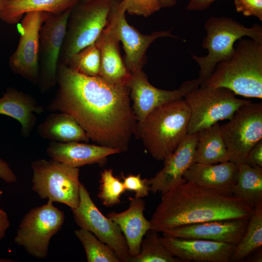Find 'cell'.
<instances>
[{"instance_id":"7bdbcfd3","label":"cell","mask_w":262,"mask_h":262,"mask_svg":"<svg viewBox=\"0 0 262 262\" xmlns=\"http://www.w3.org/2000/svg\"><path fill=\"white\" fill-rule=\"evenodd\" d=\"M2 194H3L2 191L0 190V199L1 198V196L2 195Z\"/></svg>"},{"instance_id":"52a82bcc","label":"cell","mask_w":262,"mask_h":262,"mask_svg":"<svg viewBox=\"0 0 262 262\" xmlns=\"http://www.w3.org/2000/svg\"><path fill=\"white\" fill-rule=\"evenodd\" d=\"M32 189L41 199L77 208L80 200L79 169L51 159L31 164Z\"/></svg>"},{"instance_id":"4fadbf2b","label":"cell","mask_w":262,"mask_h":262,"mask_svg":"<svg viewBox=\"0 0 262 262\" xmlns=\"http://www.w3.org/2000/svg\"><path fill=\"white\" fill-rule=\"evenodd\" d=\"M49 13L33 12L25 14L20 23L21 35L17 47L9 59L16 73L30 81L38 76L39 33Z\"/></svg>"},{"instance_id":"d6986e66","label":"cell","mask_w":262,"mask_h":262,"mask_svg":"<svg viewBox=\"0 0 262 262\" xmlns=\"http://www.w3.org/2000/svg\"><path fill=\"white\" fill-rule=\"evenodd\" d=\"M119 41L115 20L110 12L108 23L95 42L100 56L99 76L112 83L127 84L131 74L121 57Z\"/></svg>"},{"instance_id":"60d3db41","label":"cell","mask_w":262,"mask_h":262,"mask_svg":"<svg viewBox=\"0 0 262 262\" xmlns=\"http://www.w3.org/2000/svg\"><path fill=\"white\" fill-rule=\"evenodd\" d=\"M7 0H0V12Z\"/></svg>"},{"instance_id":"603a6c76","label":"cell","mask_w":262,"mask_h":262,"mask_svg":"<svg viewBox=\"0 0 262 262\" xmlns=\"http://www.w3.org/2000/svg\"><path fill=\"white\" fill-rule=\"evenodd\" d=\"M44 111L32 98L14 88L8 89L0 98V114L11 117L21 125V134L30 135L34 127L36 118L34 114Z\"/></svg>"},{"instance_id":"836d02e7","label":"cell","mask_w":262,"mask_h":262,"mask_svg":"<svg viewBox=\"0 0 262 262\" xmlns=\"http://www.w3.org/2000/svg\"><path fill=\"white\" fill-rule=\"evenodd\" d=\"M122 178L126 190L134 192V197L142 198L148 195L150 186L147 183V179H142L139 174L136 175L130 174Z\"/></svg>"},{"instance_id":"484cf974","label":"cell","mask_w":262,"mask_h":262,"mask_svg":"<svg viewBox=\"0 0 262 262\" xmlns=\"http://www.w3.org/2000/svg\"><path fill=\"white\" fill-rule=\"evenodd\" d=\"M228 161L229 154L218 123L197 132L195 163L210 164Z\"/></svg>"},{"instance_id":"7c38bea8","label":"cell","mask_w":262,"mask_h":262,"mask_svg":"<svg viewBox=\"0 0 262 262\" xmlns=\"http://www.w3.org/2000/svg\"><path fill=\"white\" fill-rule=\"evenodd\" d=\"M201 83L199 78L184 82L177 89L165 90L157 88L148 82L143 70L131 74L127 85L133 101L132 109L137 120V128L147 115L156 108L169 102L183 98Z\"/></svg>"},{"instance_id":"8fae6325","label":"cell","mask_w":262,"mask_h":262,"mask_svg":"<svg viewBox=\"0 0 262 262\" xmlns=\"http://www.w3.org/2000/svg\"><path fill=\"white\" fill-rule=\"evenodd\" d=\"M71 211L75 222L80 229L90 231L109 246L121 262H129L131 256L128 245L119 227L101 213L81 183L79 205Z\"/></svg>"},{"instance_id":"e575fe53","label":"cell","mask_w":262,"mask_h":262,"mask_svg":"<svg viewBox=\"0 0 262 262\" xmlns=\"http://www.w3.org/2000/svg\"><path fill=\"white\" fill-rule=\"evenodd\" d=\"M236 11L246 16H254L262 21V0H234Z\"/></svg>"},{"instance_id":"74e56055","label":"cell","mask_w":262,"mask_h":262,"mask_svg":"<svg viewBox=\"0 0 262 262\" xmlns=\"http://www.w3.org/2000/svg\"><path fill=\"white\" fill-rule=\"evenodd\" d=\"M215 0H190L186 7L189 11H201L208 8Z\"/></svg>"},{"instance_id":"4dcf8cb0","label":"cell","mask_w":262,"mask_h":262,"mask_svg":"<svg viewBox=\"0 0 262 262\" xmlns=\"http://www.w3.org/2000/svg\"><path fill=\"white\" fill-rule=\"evenodd\" d=\"M65 64L82 74L88 76H99L100 56L96 43L73 55Z\"/></svg>"},{"instance_id":"3957f363","label":"cell","mask_w":262,"mask_h":262,"mask_svg":"<svg viewBox=\"0 0 262 262\" xmlns=\"http://www.w3.org/2000/svg\"><path fill=\"white\" fill-rule=\"evenodd\" d=\"M229 59L217 64L200 86L224 87L235 95L262 99V43L241 38Z\"/></svg>"},{"instance_id":"5b68a950","label":"cell","mask_w":262,"mask_h":262,"mask_svg":"<svg viewBox=\"0 0 262 262\" xmlns=\"http://www.w3.org/2000/svg\"><path fill=\"white\" fill-rule=\"evenodd\" d=\"M206 35L202 47L208 50L205 56L191 53L198 65L199 79L202 83L212 73L217 64L229 58L234 50L236 41L245 36L262 43V26L256 24L247 27L237 21L226 16H212L204 24Z\"/></svg>"},{"instance_id":"277c9868","label":"cell","mask_w":262,"mask_h":262,"mask_svg":"<svg viewBox=\"0 0 262 262\" xmlns=\"http://www.w3.org/2000/svg\"><path fill=\"white\" fill-rule=\"evenodd\" d=\"M190 111L183 98L165 103L150 113L137 128L135 136L142 139L151 156L164 161L187 134Z\"/></svg>"},{"instance_id":"6da1fadb","label":"cell","mask_w":262,"mask_h":262,"mask_svg":"<svg viewBox=\"0 0 262 262\" xmlns=\"http://www.w3.org/2000/svg\"><path fill=\"white\" fill-rule=\"evenodd\" d=\"M57 81L59 89L49 110L71 115L99 145L128 150L137 120L127 84L82 74L62 63L58 66Z\"/></svg>"},{"instance_id":"ffe728a7","label":"cell","mask_w":262,"mask_h":262,"mask_svg":"<svg viewBox=\"0 0 262 262\" xmlns=\"http://www.w3.org/2000/svg\"><path fill=\"white\" fill-rule=\"evenodd\" d=\"M238 170V165L230 161L210 164L195 163L184 173L183 178L187 182L221 195L233 196L232 189Z\"/></svg>"},{"instance_id":"83f0119b","label":"cell","mask_w":262,"mask_h":262,"mask_svg":"<svg viewBox=\"0 0 262 262\" xmlns=\"http://www.w3.org/2000/svg\"><path fill=\"white\" fill-rule=\"evenodd\" d=\"M262 246V205L253 209L245 233L235 246L230 261L238 262Z\"/></svg>"},{"instance_id":"f546056e","label":"cell","mask_w":262,"mask_h":262,"mask_svg":"<svg viewBox=\"0 0 262 262\" xmlns=\"http://www.w3.org/2000/svg\"><path fill=\"white\" fill-rule=\"evenodd\" d=\"M74 233L83 246L88 262H121L113 249L92 233L80 229Z\"/></svg>"},{"instance_id":"ba28073f","label":"cell","mask_w":262,"mask_h":262,"mask_svg":"<svg viewBox=\"0 0 262 262\" xmlns=\"http://www.w3.org/2000/svg\"><path fill=\"white\" fill-rule=\"evenodd\" d=\"M183 99L190 111L187 133L193 134L219 121L230 119L237 109L251 101L236 97L224 87L199 86Z\"/></svg>"},{"instance_id":"d6a6232c","label":"cell","mask_w":262,"mask_h":262,"mask_svg":"<svg viewBox=\"0 0 262 262\" xmlns=\"http://www.w3.org/2000/svg\"><path fill=\"white\" fill-rule=\"evenodd\" d=\"M120 4L130 15L147 17L161 8L159 0H123Z\"/></svg>"},{"instance_id":"30bf717a","label":"cell","mask_w":262,"mask_h":262,"mask_svg":"<svg viewBox=\"0 0 262 262\" xmlns=\"http://www.w3.org/2000/svg\"><path fill=\"white\" fill-rule=\"evenodd\" d=\"M229 120L220 128L229 161L246 163L249 152L262 140V103L243 105Z\"/></svg>"},{"instance_id":"ee69618b","label":"cell","mask_w":262,"mask_h":262,"mask_svg":"<svg viewBox=\"0 0 262 262\" xmlns=\"http://www.w3.org/2000/svg\"><path fill=\"white\" fill-rule=\"evenodd\" d=\"M115 1H117V2H121V1L123 0H115Z\"/></svg>"},{"instance_id":"ac0fdd59","label":"cell","mask_w":262,"mask_h":262,"mask_svg":"<svg viewBox=\"0 0 262 262\" xmlns=\"http://www.w3.org/2000/svg\"><path fill=\"white\" fill-rule=\"evenodd\" d=\"M249 219L213 220L181 226L166 230L163 236L200 239L236 246L244 236Z\"/></svg>"},{"instance_id":"f1b7e54d","label":"cell","mask_w":262,"mask_h":262,"mask_svg":"<svg viewBox=\"0 0 262 262\" xmlns=\"http://www.w3.org/2000/svg\"><path fill=\"white\" fill-rule=\"evenodd\" d=\"M179 260L162 244L158 232L150 229L143 237L140 253L131 258L129 262H177Z\"/></svg>"},{"instance_id":"d4e9b609","label":"cell","mask_w":262,"mask_h":262,"mask_svg":"<svg viewBox=\"0 0 262 262\" xmlns=\"http://www.w3.org/2000/svg\"><path fill=\"white\" fill-rule=\"evenodd\" d=\"M79 2V0H7L0 12V18L7 23L16 24L28 13L58 14L73 7Z\"/></svg>"},{"instance_id":"7a4b0ae2","label":"cell","mask_w":262,"mask_h":262,"mask_svg":"<svg viewBox=\"0 0 262 262\" xmlns=\"http://www.w3.org/2000/svg\"><path fill=\"white\" fill-rule=\"evenodd\" d=\"M243 200L187 182L162 195L150 219V229L163 232L192 224L249 219L253 211Z\"/></svg>"},{"instance_id":"b9f144b4","label":"cell","mask_w":262,"mask_h":262,"mask_svg":"<svg viewBox=\"0 0 262 262\" xmlns=\"http://www.w3.org/2000/svg\"><path fill=\"white\" fill-rule=\"evenodd\" d=\"M91 0H79V1L82 2H86L90 1Z\"/></svg>"},{"instance_id":"44dd1931","label":"cell","mask_w":262,"mask_h":262,"mask_svg":"<svg viewBox=\"0 0 262 262\" xmlns=\"http://www.w3.org/2000/svg\"><path fill=\"white\" fill-rule=\"evenodd\" d=\"M120 152L116 149L81 142L52 141L47 149L48 155L51 159L78 168L93 164H103L108 156Z\"/></svg>"},{"instance_id":"2e32d148","label":"cell","mask_w":262,"mask_h":262,"mask_svg":"<svg viewBox=\"0 0 262 262\" xmlns=\"http://www.w3.org/2000/svg\"><path fill=\"white\" fill-rule=\"evenodd\" d=\"M72 8L58 14L49 13L40 31L43 78L49 85L57 80L58 63Z\"/></svg>"},{"instance_id":"9c48e42d","label":"cell","mask_w":262,"mask_h":262,"mask_svg":"<svg viewBox=\"0 0 262 262\" xmlns=\"http://www.w3.org/2000/svg\"><path fill=\"white\" fill-rule=\"evenodd\" d=\"M65 219L64 212L48 201L24 216L14 242L33 257L45 259L48 254L50 240L60 230Z\"/></svg>"},{"instance_id":"9a60e30c","label":"cell","mask_w":262,"mask_h":262,"mask_svg":"<svg viewBox=\"0 0 262 262\" xmlns=\"http://www.w3.org/2000/svg\"><path fill=\"white\" fill-rule=\"evenodd\" d=\"M197 132L187 133L175 151L164 161V166L153 177L147 179L150 191L162 195L186 182L183 175L195 163Z\"/></svg>"},{"instance_id":"d590c367","label":"cell","mask_w":262,"mask_h":262,"mask_svg":"<svg viewBox=\"0 0 262 262\" xmlns=\"http://www.w3.org/2000/svg\"><path fill=\"white\" fill-rule=\"evenodd\" d=\"M246 163L262 166V140L258 142L250 150Z\"/></svg>"},{"instance_id":"ab89813d","label":"cell","mask_w":262,"mask_h":262,"mask_svg":"<svg viewBox=\"0 0 262 262\" xmlns=\"http://www.w3.org/2000/svg\"><path fill=\"white\" fill-rule=\"evenodd\" d=\"M162 8H168L175 6L177 0H159Z\"/></svg>"},{"instance_id":"f35d334b","label":"cell","mask_w":262,"mask_h":262,"mask_svg":"<svg viewBox=\"0 0 262 262\" xmlns=\"http://www.w3.org/2000/svg\"><path fill=\"white\" fill-rule=\"evenodd\" d=\"M10 226V222L6 213L0 209V241L4 237L6 230Z\"/></svg>"},{"instance_id":"8992f818","label":"cell","mask_w":262,"mask_h":262,"mask_svg":"<svg viewBox=\"0 0 262 262\" xmlns=\"http://www.w3.org/2000/svg\"><path fill=\"white\" fill-rule=\"evenodd\" d=\"M115 1H79L72 8L61 51L62 63H66L73 55L96 42L108 23Z\"/></svg>"},{"instance_id":"7402d4cb","label":"cell","mask_w":262,"mask_h":262,"mask_svg":"<svg viewBox=\"0 0 262 262\" xmlns=\"http://www.w3.org/2000/svg\"><path fill=\"white\" fill-rule=\"evenodd\" d=\"M146 202L142 198H130L128 208L120 213L111 212L107 216L119 227L126 240L131 258L140 252L142 241L150 229V221L144 214Z\"/></svg>"},{"instance_id":"cb8c5ba5","label":"cell","mask_w":262,"mask_h":262,"mask_svg":"<svg viewBox=\"0 0 262 262\" xmlns=\"http://www.w3.org/2000/svg\"><path fill=\"white\" fill-rule=\"evenodd\" d=\"M37 131L42 138L56 142H87L90 139L71 115L62 112L49 115L39 125Z\"/></svg>"},{"instance_id":"1f68e13d","label":"cell","mask_w":262,"mask_h":262,"mask_svg":"<svg viewBox=\"0 0 262 262\" xmlns=\"http://www.w3.org/2000/svg\"><path fill=\"white\" fill-rule=\"evenodd\" d=\"M98 197L106 207H113L121 202L122 194L126 190L123 181L115 177L113 170L104 169L100 173Z\"/></svg>"},{"instance_id":"8d00e7d4","label":"cell","mask_w":262,"mask_h":262,"mask_svg":"<svg viewBox=\"0 0 262 262\" xmlns=\"http://www.w3.org/2000/svg\"><path fill=\"white\" fill-rule=\"evenodd\" d=\"M0 179L7 183H13L17 178L8 164L2 159H0Z\"/></svg>"},{"instance_id":"4316f807","label":"cell","mask_w":262,"mask_h":262,"mask_svg":"<svg viewBox=\"0 0 262 262\" xmlns=\"http://www.w3.org/2000/svg\"><path fill=\"white\" fill-rule=\"evenodd\" d=\"M238 165L233 196L252 208L262 205V166L247 163Z\"/></svg>"},{"instance_id":"5bb4252c","label":"cell","mask_w":262,"mask_h":262,"mask_svg":"<svg viewBox=\"0 0 262 262\" xmlns=\"http://www.w3.org/2000/svg\"><path fill=\"white\" fill-rule=\"evenodd\" d=\"M110 12L115 20L119 40L124 47L125 65L131 74L142 70L147 62L146 52L153 41L164 37L178 38L172 34L171 30L156 31L147 35L141 33L128 23L126 11L118 2L115 1Z\"/></svg>"},{"instance_id":"e0dca14e","label":"cell","mask_w":262,"mask_h":262,"mask_svg":"<svg viewBox=\"0 0 262 262\" xmlns=\"http://www.w3.org/2000/svg\"><path fill=\"white\" fill-rule=\"evenodd\" d=\"M160 240L175 257L183 262H230L235 246L200 239L163 236Z\"/></svg>"}]
</instances>
